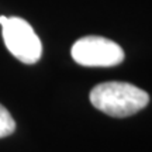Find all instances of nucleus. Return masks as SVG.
Masks as SVG:
<instances>
[{
    "instance_id": "f257e3e1",
    "label": "nucleus",
    "mask_w": 152,
    "mask_h": 152,
    "mask_svg": "<svg viewBox=\"0 0 152 152\" xmlns=\"http://www.w3.org/2000/svg\"><path fill=\"white\" fill-rule=\"evenodd\" d=\"M90 102L97 110L111 117H128L142 110L149 102L145 90L125 82H106L94 86Z\"/></svg>"
},
{
    "instance_id": "f03ea898",
    "label": "nucleus",
    "mask_w": 152,
    "mask_h": 152,
    "mask_svg": "<svg viewBox=\"0 0 152 152\" xmlns=\"http://www.w3.org/2000/svg\"><path fill=\"white\" fill-rule=\"evenodd\" d=\"M1 33L7 49L24 64H35L42 55V45L33 27L20 17L0 16Z\"/></svg>"
},
{
    "instance_id": "7ed1b4c3",
    "label": "nucleus",
    "mask_w": 152,
    "mask_h": 152,
    "mask_svg": "<svg viewBox=\"0 0 152 152\" xmlns=\"http://www.w3.org/2000/svg\"><path fill=\"white\" fill-rule=\"evenodd\" d=\"M71 54L73 61L83 66H115L124 59V51L118 44L97 35L77 39Z\"/></svg>"
},
{
    "instance_id": "20e7f679",
    "label": "nucleus",
    "mask_w": 152,
    "mask_h": 152,
    "mask_svg": "<svg viewBox=\"0 0 152 152\" xmlns=\"http://www.w3.org/2000/svg\"><path fill=\"white\" fill-rule=\"evenodd\" d=\"M16 130V121L4 106L0 104V138L9 137Z\"/></svg>"
}]
</instances>
